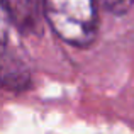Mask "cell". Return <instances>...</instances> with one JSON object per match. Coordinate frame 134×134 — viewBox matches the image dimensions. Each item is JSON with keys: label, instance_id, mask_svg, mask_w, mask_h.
I'll use <instances>...</instances> for the list:
<instances>
[{"label": "cell", "instance_id": "277c9868", "mask_svg": "<svg viewBox=\"0 0 134 134\" xmlns=\"http://www.w3.org/2000/svg\"><path fill=\"white\" fill-rule=\"evenodd\" d=\"M105 10L115 15H122L134 5V0H97Z\"/></svg>", "mask_w": 134, "mask_h": 134}, {"label": "cell", "instance_id": "3957f363", "mask_svg": "<svg viewBox=\"0 0 134 134\" xmlns=\"http://www.w3.org/2000/svg\"><path fill=\"white\" fill-rule=\"evenodd\" d=\"M9 15L12 19V24L19 26L20 29L32 26L34 24V3L32 0H3Z\"/></svg>", "mask_w": 134, "mask_h": 134}, {"label": "cell", "instance_id": "7a4b0ae2", "mask_svg": "<svg viewBox=\"0 0 134 134\" xmlns=\"http://www.w3.org/2000/svg\"><path fill=\"white\" fill-rule=\"evenodd\" d=\"M29 71L26 65L5 46L0 43V88L19 92L29 85Z\"/></svg>", "mask_w": 134, "mask_h": 134}, {"label": "cell", "instance_id": "6da1fadb", "mask_svg": "<svg viewBox=\"0 0 134 134\" xmlns=\"http://www.w3.org/2000/svg\"><path fill=\"white\" fill-rule=\"evenodd\" d=\"M44 17L65 43L87 48L97 36V0H43Z\"/></svg>", "mask_w": 134, "mask_h": 134}, {"label": "cell", "instance_id": "5b68a950", "mask_svg": "<svg viewBox=\"0 0 134 134\" xmlns=\"http://www.w3.org/2000/svg\"><path fill=\"white\" fill-rule=\"evenodd\" d=\"M10 24H12V19L9 15V10H7L3 0H0V43H7Z\"/></svg>", "mask_w": 134, "mask_h": 134}]
</instances>
